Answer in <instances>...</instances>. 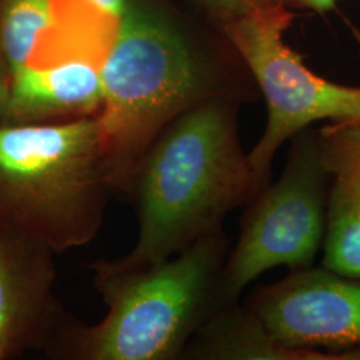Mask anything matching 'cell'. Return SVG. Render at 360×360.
<instances>
[{
	"label": "cell",
	"instance_id": "6da1fadb",
	"mask_svg": "<svg viewBox=\"0 0 360 360\" xmlns=\"http://www.w3.org/2000/svg\"><path fill=\"white\" fill-rule=\"evenodd\" d=\"M240 102L214 98L169 122L132 169L124 195L138 218V240L108 260L122 270L166 262L207 235L257 195L238 129Z\"/></svg>",
	"mask_w": 360,
	"mask_h": 360
},
{
	"label": "cell",
	"instance_id": "7a4b0ae2",
	"mask_svg": "<svg viewBox=\"0 0 360 360\" xmlns=\"http://www.w3.org/2000/svg\"><path fill=\"white\" fill-rule=\"evenodd\" d=\"M103 104L98 115L115 193L136 162L180 114L214 98L257 96L223 60L163 15L131 4L101 63Z\"/></svg>",
	"mask_w": 360,
	"mask_h": 360
},
{
	"label": "cell",
	"instance_id": "3957f363",
	"mask_svg": "<svg viewBox=\"0 0 360 360\" xmlns=\"http://www.w3.org/2000/svg\"><path fill=\"white\" fill-rule=\"evenodd\" d=\"M229 251L230 240L221 230L142 269H116L107 259L91 263L107 314L96 324L77 319L50 359H181L193 335L221 306Z\"/></svg>",
	"mask_w": 360,
	"mask_h": 360
},
{
	"label": "cell",
	"instance_id": "277c9868",
	"mask_svg": "<svg viewBox=\"0 0 360 360\" xmlns=\"http://www.w3.org/2000/svg\"><path fill=\"white\" fill-rule=\"evenodd\" d=\"M112 195L98 116L0 124V220L62 254L96 238Z\"/></svg>",
	"mask_w": 360,
	"mask_h": 360
},
{
	"label": "cell",
	"instance_id": "5b68a950",
	"mask_svg": "<svg viewBox=\"0 0 360 360\" xmlns=\"http://www.w3.org/2000/svg\"><path fill=\"white\" fill-rule=\"evenodd\" d=\"M295 18L281 1L220 28L267 104L266 127L248 153L257 195L270 183L275 155L299 131L321 120H360V86L319 77L287 44Z\"/></svg>",
	"mask_w": 360,
	"mask_h": 360
},
{
	"label": "cell",
	"instance_id": "8992f818",
	"mask_svg": "<svg viewBox=\"0 0 360 360\" xmlns=\"http://www.w3.org/2000/svg\"><path fill=\"white\" fill-rule=\"evenodd\" d=\"M288 142L281 178L245 206L239 238L221 274V306L240 302L245 288L274 267H312L323 247L328 172L318 129H302Z\"/></svg>",
	"mask_w": 360,
	"mask_h": 360
},
{
	"label": "cell",
	"instance_id": "52a82bcc",
	"mask_svg": "<svg viewBox=\"0 0 360 360\" xmlns=\"http://www.w3.org/2000/svg\"><path fill=\"white\" fill-rule=\"evenodd\" d=\"M245 304L284 346L360 360V279L324 267L291 271Z\"/></svg>",
	"mask_w": 360,
	"mask_h": 360
},
{
	"label": "cell",
	"instance_id": "ba28073f",
	"mask_svg": "<svg viewBox=\"0 0 360 360\" xmlns=\"http://www.w3.org/2000/svg\"><path fill=\"white\" fill-rule=\"evenodd\" d=\"M56 254L0 220V360L47 358L77 321L55 295Z\"/></svg>",
	"mask_w": 360,
	"mask_h": 360
},
{
	"label": "cell",
	"instance_id": "9c48e42d",
	"mask_svg": "<svg viewBox=\"0 0 360 360\" xmlns=\"http://www.w3.org/2000/svg\"><path fill=\"white\" fill-rule=\"evenodd\" d=\"M328 172L323 267L360 279V120L318 129Z\"/></svg>",
	"mask_w": 360,
	"mask_h": 360
},
{
	"label": "cell",
	"instance_id": "30bf717a",
	"mask_svg": "<svg viewBox=\"0 0 360 360\" xmlns=\"http://www.w3.org/2000/svg\"><path fill=\"white\" fill-rule=\"evenodd\" d=\"M103 104L101 65L71 59L26 65L11 77L6 123H59L98 116Z\"/></svg>",
	"mask_w": 360,
	"mask_h": 360
},
{
	"label": "cell",
	"instance_id": "8fae6325",
	"mask_svg": "<svg viewBox=\"0 0 360 360\" xmlns=\"http://www.w3.org/2000/svg\"><path fill=\"white\" fill-rule=\"evenodd\" d=\"M180 360H354L349 355L297 349L276 340L240 302L220 306L193 335Z\"/></svg>",
	"mask_w": 360,
	"mask_h": 360
},
{
	"label": "cell",
	"instance_id": "7c38bea8",
	"mask_svg": "<svg viewBox=\"0 0 360 360\" xmlns=\"http://www.w3.org/2000/svg\"><path fill=\"white\" fill-rule=\"evenodd\" d=\"M51 23L52 0H0V51L11 77L30 65Z\"/></svg>",
	"mask_w": 360,
	"mask_h": 360
},
{
	"label": "cell",
	"instance_id": "4fadbf2b",
	"mask_svg": "<svg viewBox=\"0 0 360 360\" xmlns=\"http://www.w3.org/2000/svg\"><path fill=\"white\" fill-rule=\"evenodd\" d=\"M220 28L247 13L271 7L281 0H193Z\"/></svg>",
	"mask_w": 360,
	"mask_h": 360
},
{
	"label": "cell",
	"instance_id": "5bb4252c",
	"mask_svg": "<svg viewBox=\"0 0 360 360\" xmlns=\"http://www.w3.org/2000/svg\"><path fill=\"white\" fill-rule=\"evenodd\" d=\"M107 18L120 23L131 6L129 0H84Z\"/></svg>",
	"mask_w": 360,
	"mask_h": 360
},
{
	"label": "cell",
	"instance_id": "9a60e30c",
	"mask_svg": "<svg viewBox=\"0 0 360 360\" xmlns=\"http://www.w3.org/2000/svg\"><path fill=\"white\" fill-rule=\"evenodd\" d=\"M10 89H11V72L6 59L0 51V124L6 123L10 102Z\"/></svg>",
	"mask_w": 360,
	"mask_h": 360
},
{
	"label": "cell",
	"instance_id": "2e32d148",
	"mask_svg": "<svg viewBox=\"0 0 360 360\" xmlns=\"http://www.w3.org/2000/svg\"><path fill=\"white\" fill-rule=\"evenodd\" d=\"M291 10H309L316 13H330L340 0H281Z\"/></svg>",
	"mask_w": 360,
	"mask_h": 360
}]
</instances>
